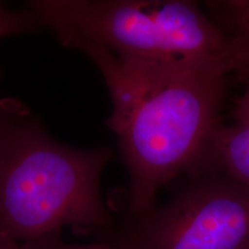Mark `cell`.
I'll use <instances>...</instances> for the list:
<instances>
[{"instance_id":"cell-1","label":"cell","mask_w":249,"mask_h":249,"mask_svg":"<svg viewBox=\"0 0 249 249\" xmlns=\"http://www.w3.org/2000/svg\"><path fill=\"white\" fill-rule=\"evenodd\" d=\"M112 101L107 127L117 135L128 185L124 217L156 205L163 187L194 173L222 126L227 74L192 65L123 61L96 54Z\"/></svg>"},{"instance_id":"cell-2","label":"cell","mask_w":249,"mask_h":249,"mask_svg":"<svg viewBox=\"0 0 249 249\" xmlns=\"http://www.w3.org/2000/svg\"><path fill=\"white\" fill-rule=\"evenodd\" d=\"M112 156L58 142L24 103L0 98V234L23 244L66 226L112 231L99 186Z\"/></svg>"},{"instance_id":"cell-3","label":"cell","mask_w":249,"mask_h":249,"mask_svg":"<svg viewBox=\"0 0 249 249\" xmlns=\"http://www.w3.org/2000/svg\"><path fill=\"white\" fill-rule=\"evenodd\" d=\"M66 48L124 61L192 65L248 76L232 40L191 0H31Z\"/></svg>"},{"instance_id":"cell-4","label":"cell","mask_w":249,"mask_h":249,"mask_svg":"<svg viewBox=\"0 0 249 249\" xmlns=\"http://www.w3.org/2000/svg\"><path fill=\"white\" fill-rule=\"evenodd\" d=\"M187 177L163 204L102 236L130 249H249V189L216 170Z\"/></svg>"},{"instance_id":"cell-5","label":"cell","mask_w":249,"mask_h":249,"mask_svg":"<svg viewBox=\"0 0 249 249\" xmlns=\"http://www.w3.org/2000/svg\"><path fill=\"white\" fill-rule=\"evenodd\" d=\"M201 170L219 171L249 189V124H223L195 172Z\"/></svg>"},{"instance_id":"cell-6","label":"cell","mask_w":249,"mask_h":249,"mask_svg":"<svg viewBox=\"0 0 249 249\" xmlns=\"http://www.w3.org/2000/svg\"><path fill=\"white\" fill-rule=\"evenodd\" d=\"M209 17L232 40L249 76V0L205 1Z\"/></svg>"},{"instance_id":"cell-7","label":"cell","mask_w":249,"mask_h":249,"mask_svg":"<svg viewBox=\"0 0 249 249\" xmlns=\"http://www.w3.org/2000/svg\"><path fill=\"white\" fill-rule=\"evenodd\" d=\"M42 29L38 20L28 7L13 9L0 1V38L22 34H35Z\"/></svg>"},{"instance_id":"cell-8","label":"cell","mask_w":249,"mask_h":249,"mask_svg":"<svg viewBox=\"0 0 249 249\" xmlns=\"http://www.w3.org/2000/svg\"><path fill=\"white\" fill-rule=\"evenodd\" d=\"M21 249H130L111 239L101 236L98 241L91 244H70L62 239L61 232H53L38 239L23 242Z\"/></svg>"},{"instance_id":"cell-9","label":"cell","mask_w":249,"mask_h":249,"mask_svg":"<svg viewBox=\"0 0 249 249\" xmlns=\"http://www.w3.org/2000/svg\"><path fill=\"white\" fill-rule=\"evenodd\" d=\"M233 121L249 124V85L240 97L235 101L233 108Z\"/></svg>"},{"instance_id":"cell-10","label":"cell","mask_w":249,"mask_h":249,"mask_svg":"<svg viewBox=\"0 0 249 249\" xmlns=\"http://www.w3.org/2000/svg\"><path fill=\"white\" fill-rule=\"evenodd\" d=\"M0 249H21V242L0 234Z\"/></svg>"}]
</instances>
